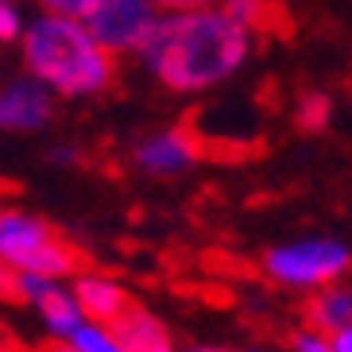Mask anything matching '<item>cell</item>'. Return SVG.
I'll list each match as a JSON object with an SVG mask.
<instances>
[{"instance_id":"obj_1","label":"cell","mask_w":352,"mask_h":352,"mask_svg":"<svg viewBox=\"0 0 352 352\" xmlns=\"http://www.w3.org/2000/svg\"><path fill=\"white\" fill-rule=\"evenodd\" d=\"M135 58L170 94H206L244 70L252 58V32L232 23L217 4L159 12Z\"/></svg>"},{"instance_id":"obj_2","label":"cell","mask_w":352,"mask_h":352,"mask_svg":"<svg viewBox=\"0 0 352 352\" xmlns=\"http://www.w3.org/2000/svg\"><path fill=\"white\" fill-rule=\"evenodd\" d=\"M16 43H20L23 74L35 78L51 97H66V101L101 97L116 82V58L78 20L39 12L35 20L23 23Z\"/></svg>"},{"instance_id":"obj_3","label":"cell","mask_w":352,"mask_h":352,"mask_svg":"<svg viewBox=\"0 0 352 352\" xmlns=\"http://www.w3.org/2000/svg\"><path fill=\"white\" fill-rule=\"evenodd\" d=\"M0 259L16 275H39L58 283L85 271L82 252L70 248L47 217L20 206H0Z\"/></svg>"},{"instance_id":"obj_4","label":"cell","mask_w":352,"mask_h":352,"mask_svg":"<svg viewBox=\"0 0 352 352\" xmlns=\"http://www.w3.org/2000/svg\"><path fill=\"white\" fill-rule=\"evenodd\" d=\"M349 267H352V248L333 236L290 240V244H275L271 252H263V271L275 283L298 290L333 287Z\"/></svg>"},{"instance_id":"obj_5","label":"cell","mask_w":352,"mask_h":352,"mask_svg":"<svg viewBox=\"0 0 352 352\" xmlns=\"http://www.w3.org/2000/svg\"><path fill=\"white\" fill-rule=\"evenodd\" d=\"M159 20V8L151 0H89L78 16L85 32L113 54H140L151 28Z\"/></svg>"},{"instance_id":"obj_6","label":"cell","mask_w":352,"mask_h":352,"mask_svg":"<svg viewBox=\"0 0 352 352\" xmlns=\"http://www.w3.org/2000/svg\"><path fill=\"white\" fill-rule=\"evenodd\" d=\"M201 151L206 147L197 144V135L190 128L175 124V128H159V132L144 135L132 147V163L135 170H144L151 178H175L201 163Z\"/></svg>"},{"instance_id":"obj_7","label":"cell","mask_w":352,"mask_h":352,"mask_svg":"<svg viewBox=\"0 0 352 352\" xmlns=\"http://www.w3.org/2000/svg\"><path fill=\"white\" fill-rule=\"evenodd\" d=\"M54 120V97L35 78L20 74L0 85V132L32 135Z\"/></svg>"},{"instance_id":"obj_8","label":"cell","mask_w":352,"mask_h":352,"mask_svg":"<svg viewBox=\"0 0 352 352\" xmlns=\"http://www.w3.org/2000/svg\"><path fill=\"white\" fill-rule=\"evenodd\" d=\"M20 306H35L43 325L51 329L54 341H66L78 325H82V310L70 294V283L58 279H39V275H20Z\"/></svg>"},{"instance_id":"obj_9","label":"cell","mask_w":352,"mask_h":352,"mask_svg":"<svg viewBox=\"0 0 352 352\" xmlns=\"http://www.w3.org/2000/svg\"><path fill=\"white\" fill-rule=\"evenodd\" d=\"M113 333V341L120 352H178L175 337L166 329V321L155 310H147L144 302H132L113 325H104Z\"/></svg>"},{"instance_id":"obj_10","label":"cell","mask_w":352,"mask_h":352,"mask_svg":"<svg viewBox=\"0 0 352 352\" xmlns=\"http://www.w3.org/2000/svg\"><path fill=\"white\" fill-rule=\"evenodd\" d=\"M70 294H74V302H78L82 318L94 321V325H113V321L135 302L116 279L97 275V271H82V275H74V279H70Z\"/></svg>"},{"instance_id":"obj_11","label":"cell","mask_w":352,"mask_h":352,"mask_svg":"<svg viewBox=\"0 0 352 352\" xmlns=\"http://www.w3.org/2000/svg\"><path fill=\"white\" fill-rule=\"evenodd\" d=\"M306 321H310V333L318 337H333L352 325V287H321L310 294L306 302Z\"/></svg>"},{"instance_id":"obj_12","label":"cell","mask_w":352,"mask_h":352,"mask_svg":"<svg viewBox=\"0 0 352 352\" xmlns=\"http://www.w3.org/2000/svg\"><path fill=\"white\" fill-rule=\"evenodd\" d=\"M217 8L225 12L232 23H240L244 32H263V28H271L275 23V16H279V8L271 4V0H217Z\"/></svg>"},{"instance_id":"obj_13","label":"cell","mask_w":352,"mask_h":352,"mask_svg":"<svg viewBox=\"0 0 352 352\" xmlns=\"http://www.w3.org/2000/svg\"><path fill=\"white\" fill-rule=\"evenodd\" d=\"M329 116H333V101L321 89H306L298 97V104H294V124L302 132H321V128L329 124Z\"/></svg>"},{"instance_id":"obj_14","label":"cell","mask_w":352,"mask_h":352,"mask_svg":"<svg viewBox=\"0 0 352 352\" xmlns=\"http://www.w3.org/2000/svg\"><path fill=\"white\" fill-rule=\"evenodd\" d=\"M63 344H70L74 352H120L113 341V333L104 329V325H94V321H82Z\"/></svg>"},{"instance_id":"obj_15","label":"cell","mask_w":352,"mask_h":352,"mask_svg":"<svg viewBox=\"0 0 352 352\" xmlns=\"http://www.w3.org/2000/svg\"><path fill=\"white\" fill-rule=\"evenodd\" d=\"M23 32V16L16 4H8V0H0V47L4 43H16Z\"/></svg>"},{"instance_id":"obj_16","label":"cell","mask_w":352,"mask_h":352,"mask_svg":"<svg viewBox=\"0 0 352 352\" xmlns=\"http://www.w3.org/2000/svg\"><path fill=\"white\" fill-rule=\"evenodd\" d=\"M0 306H20V275L0 259Z\"/></svg>"},{"instance_id":"obj_17","label":"cell","mask_w":352,"mask_h":352,"mask_svg":"<svg viewBox=\"0 0 352 352\" xmlns=\"http://www.w3.org/2000/svg\"><path fill=\"white\" fill-rule=\"evenodd\" d=\"M85 4H89V0H39V8L47 12V16H66V20H78Z\"/></svg>"},{"instance_id":"obj_18","label":"cell","mask_w":352,"mask_h":352,"mask_svg":"<svg viewBox=\"0 0 352 352\" xmlns=\"http://www.w3.org/2000/svg\"><path fill=\"white\" fill-rule=\"evenodd\" d=\"M294 352H333V349H329V341H325V337H318V333H310V329H302V333H294Z\"/></svg>"},{"instance_id":"obj_19","label":"cell","mask_w":352,"mask_h":352,"mask_svg":"<svg viewBox=\"0 0 352 352\" xmlns=\"http://www.w3.org/2000/svg\"><path fill=\"white\" fill-rule=\"evenodd\" d=\"M159 12H186V8H209L217 0H151Z\"/></svg>"},{"instance_id":"obj_20","label":"cell","mask_w":352,"mask_h":352,"mask_svg":"<svg viewBox=\"0 0 352 352\" xmlns=\"http://www.w3.org/2000/svg\"><path fill=\"white\" fill-rule=\"evenodd\" d=\"M325 341H329L333 352H352V325L341 329V333H333V337H325Z\"/></svg>"},{"instance_id":"obj_21","label":"cell","mask_w":352,"mask_h":352,"mask_svg":"<svg viewBox=\"0 0 352 352\" xmlns=\"http://www.w3.org/2000/svg\"><path fill=\"white\" fill-rule=\"evenodd\" d=\"M186 352H232V349H221V344H194V349Z\"/></svg>"},{"instance_id":"obj_22","label":"cell","mask_w":352,"mask_h":352,"mask_svg":"<svg viewBox=\"0 0 352 352\" xmlns=\"http://www.w3.org/2000/svg\"><path fill=\"white\" fill-rule=\"evenodd\" d=\"M43 352H74V349H70V344H63V341H54V344H47Z\"/></svg>"},{"instance_id":"obj_23","label":"cell","mask_w":352,"mask_h":352,"mask_svg":"<svg viewBox=\"0 0 352 352\" xmlns=\"http://www.w3.org/2000/svg\"><path fill=\"white\" fill-rule=\"evenodd\" d=\"M8 190H12V186H8V182H0V194H8Z\"/></svg>"},{"instance_id":"obj_24","label":"cell","mask_w":352,"mask_h":352,"mask_svg":"<svg viewBox=\"0 0 352 352\" xmlns=\"http://www.w3.org/2000/svg\"><path fill=\"white\" fill-rule=\"evenodd\" d=\"M244 352H263V349H244Z\"/></svg>"},{"instance_id":"obj_25","label":"cell","mask_w":352,"mask_h":352,"mask_svg":"<svg viewBox=\"0 0 352 352\" xmlns=\"http://www.w3.org/2000/svg\"><path fill=\"white\" fill-rule=\"evenodd\" d=\"M8 4H16V0H8Z\"/></svg>"}]
</instances>
